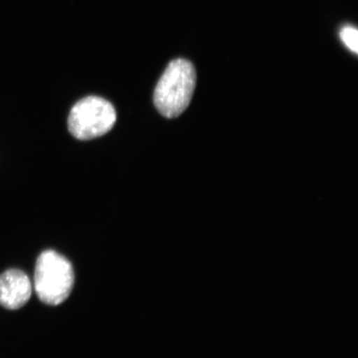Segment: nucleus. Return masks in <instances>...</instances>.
Masks as SVG:
<instances>
[{
  "label": "nucleus",
  "mask_w": 358,
  "mask_h": 358,
  "mask_svg": "<svg viewBox=\"0 0 358 358\" xmlns=\"http://www.w3.org/2000/svg\"><path fill=\"white\" fill-rule=\"evenodd\" d=\"M340 38L347 48L353 52H358V32L352 26H345L340 31Z\"/></svg>",
  "instance_id": "obj_5"
},
{
  "label": "nucleus",
  "mask_w": 358,
  "mask_h": 358,
  "mask_svg": "<svg viewBox=\"0 0 358 358\" xmlns=\"http://www.w3.org/2000/svg\"><path fill=\"white\" fill-rule=\"evenodd\" d=\"M194 64L182 58L169 62L154 93L156 109L166 118H176L189 107L196 87Z\"/></svg>",
  "instance_id": "obj_1"
},
{
  "label": "nucleus",
  "mask_w": 358,
  "mask_h": 358,
  "mask_svg": "<svg viewBox=\"0 0 358 358\" xmlns=\"http://www.w3.org/2000/svg\"><path fill=\"white\" fill-rule=\"evenodd\" d=\"M32 295V284L24 272L16 268L0 275V304L8 310H19Z\"/></svg>",
  "instance_id": "obj_4"
},
{
  "label": "nucleus",
  "mask_w": 358,
  "mask_h": 358,
  "mask_svg": "<svg viewBox=\"0 0 358 358\" xmlns=\"http://www.w3.org/2000/svg\"><path fill=\"white\" fill-rule=\"evenodd\" d=\"M74 285L71 264L64 256L46 250L37 259L34 287L41 301L48 306H58L69 298Z\"/></svg>",
  "instance_id": "obj_2"
},
{
  "label": "nucleus",
  "mask_w": 358,
  "mask_h": 358,
  "mask_svg": "<svg viewBox=\"0 0 358 358\" xmlns=\"http://www.w3.org/2000/svg\"><path fill=\"white\" fill-rule=\"evenodd\" d=\"M116 118L115 107L110 101L92 96L76 103L70 111L67 124L71 136L80 141H90L108 133Z\"/></svg>",
  "instance_id": "obj_3"
}]
</instances>
